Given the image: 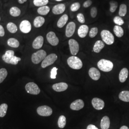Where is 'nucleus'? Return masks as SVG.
Here are the masks:
<instances>
[{
    "mask_svg": "<svg viewBox=\"0 0 129 129\" xmlns=\"http://www.w3.org/2000/svg\"><path fill=\"white\" fill-rule=\"evenodd\" d=\"M69 49L71 54L73 55H76L79 51V45L78 42L73 39H70L69 41Z\"/></svg>",
    "mask_w": 129,
    "mask_h": 129,
    "instance_id": "9",
    "label": "nucleus"
},
{
    "mask_svg": "<svg viewBox=\"0 0 129 129\" xmlns=\"http://www.w3.org/2000/svg\"><path fill=\"white\" fill-rule=\"evenodd\" d=\"M129 71L127 68H123L120 71L119 74V80L121 83H123L127 80L128 77Z\"/></svg>",
    "mask_w": 129,
    "mask_h": 129,
    "instance_id": "20",
    "label": "nucleus"
},
{
    "mask_svg": "<svg viewBox=\"0 0 129 129\" xmlns=\"http://www.w3.org/2000/svg\"><path fill=\"white\" fill-rule=\"evenodd\" d=\"M80 7V5L79 3H75L71 5L70 10L72 12H76L79 10Z\"/></svg>",
    "mask_w": 129,
    "mask_h": 129,
    "instance_id": "39",
    "label": "nucleus"
},
{
    "mask_svg": "<svg viewBox=\"0 0 129 129\" xmlns=\"http://www.w3.org/2000/svg\"><path fill=\"white\" fill-rule=\"evenodd\" d=\"M90 15L92 18H95L97 15V9L96 7H93L90 10Z\"/></svg>",
    "mask_w": 129,
    "mask_h": 129,
    "instance_id": "42",
    "label": "nucleus"
},
{
    "mask_svg": "<svg viewBox=\"0 0 129 129\" xmlns=\"http://www.w3.org/2000/svg\"><path fill=\"white\" fill-rule=\"evenodd\" d=\"M88 74L94 80H98L101 77V73L98 69L95 68H91L89 70Z\"/></svg>",
    "mask_w": 129,
    "mask_h": 129,
    "instance_id": "16",
    "label": "nucleus"
},
{
    "mask_svg": "<svg viewBox=\"0 0 129 129\" xmlns=\"http://www.w3.org/2000/svg\"><path fill=\"white\" fill-rule=\"evenodd\" d=\"M48 2V0H34L33 4L36 6L40 7L46 5Z\"/></svg>",
    "mask_w": 129,
    "mask_h": 129,
    "instance_id": "33",
    "label": "nucleus"
},
{
    "mask_svg": "<svg viewBox=\"0 0 129 129\" xmlns=\"http://www.w3.org/2000/svg\"><path fill=\"white\" fill-rule=\"evenodd\" d=\"M78 22L81 23H84L85 22V19L83 14L79 13L77 16Z\"/></svg>",
    "mask_w": 129,
    "mask_h": 129,
    "instance_id": "40",
    "label": "nucleus"
},
{
    "mask_svg": "<svg viewBox=\"0 0 129 129\" xmlns=\"http://www.w3.org/2000/svg\"><path fill=\"white\" fill-rule=\"evenodd\" d=\"M27 0H18L19 3L20 4H23L25 2H27Z\"/></svg>",
    "mask_w": 129,
    "mask_h": 129,
    "instance_id": "47",
    "label": "nucleus"
},
{
    "mask_svg": "<svg viewBox=\"0 0 129 129\" xmlns=\"http://www.w3.org/2000/svg\"><path fill=\"white\" fill-rule=\"evenodd\" d=\"M57 69L55 67L53 68L51 71V75L50 78L52 79H55L56 78V76L57 75Z\"/></svg>",
    "mask_w": 129,
    "mask_h": 129,
    "instance_id": "41",
    "label": "nucleus"
},
{
    "mask_svg": "<svg viewBox=\"0 0 129 129\" xmlns=\"http://www.w3.org/2000/svg\"><path fill=\"white\" fill-rule=\"evenodd\" d=\"M46 39L48 43L53 46H56L59 43V39L54 32H49L46 35Z\"/></svg>",
    "mask_w": 129,
    "mask_h": 129,
    "instance_id": "10",
    "label": "nucleus"
},
{
    "mask_svg": "<svg viewBox=\"0 0 129 129\" xmlns=\"http://www.w3.org/2000/svg\"><path fill=\"white\" fill-rule=\"evenodd\" d=\"M58 126L60 128H64L66 125V118L64 115L60 116L58 120Z\"/></svg>",
    "mask_w": 129,
    "mask_h": 129,
    "instance_id": "32",
    "label": "nucleus"
},
{
    "mask_svg": "<svg viewBox=\"0 0 129 129\" xmlns=\"http://www.w3.org/2000/svg\"><path fill=\"white\" fill-rule=\"evenodd\" d=\"M46 56V53L44 50H40L33 54L31 59L35 64H38L43 61Z\"/></svg>",
    "mask_w": 129,
    "mask_h": 129,
    "instance_id": "3",
    "label": "nucleus"
},
{
    "mask_svg": "<svg viewBox=\"0 0 129 129\" xmlns=\"http://www.w3.org/2000/svg\"><path fill=\"white\" fill-rule=\"evenodd\" d=\"M19 28L22 32L24 34H27L31 31L32 25L28 20H24L20 24Z\"/></svg>",
    "mask_w": 129,
    "mask_h": 129,
    "instance_id": "8",
    "label": "nucleus"
},
{
    "mask_svg": "<svg viewBox=\"0 0 129 129\" xmlns=\"http://www.w3.org/2000/svg\"></svg>",
    "mask_w": 129,
    "mask_h": 129,
    "instance_id": "51",
    "label": "nucleus"
},
{
    "mask_svg": "<svg viewBox=\"0 0 129 129\" xmlns=\"http://www.w3.org/2000/svg\"><path fill=\"white\" fill-rule=\"evenodd\" d=\"M110 126V120L109 118L105 116L103 117L101 122V127L102 129H108Z\"/></svg>",
    "mask_w": 129,
    "mask_h": 129,
    "instance_id": "24",
    "label": "nucleus"
},
{
    "mask_svg": "<svg viewBox=\"0 0 129 129\" xmlns=\"http://www.w3.org/2000/svg\"><path fill=\"white\" fill-rule=\"evenodd\" d=\"M98 33V28L94 27H93L90 29L89 33V37L91 38H93V37H96L97 36Z\"/></svg>",
    "mask_w": 129,
    "mask_h": 129,
    "instance_id": "38",
    "label": "nucleus"
},
{
    "mask_svg": "<svg viewBox=\"0 0 129 129\" xmlns=\"http://www.w3.org/2000/svg\"><path fill=\"white\" fill-rule=\"evenodd\" d=\"M8 109V105L6 103L2 104L0 105V117H4L6 115Z\"/></svg>",
    "mask_w": 129,
    "mask_h": 129,
    "instance_id": "31",
    "label": "nucleus"
},
{
    "mask_svg": "<svg viewBox=\"0 0 129 129\" xmlns=\"http://www.w3.org/2000/svg\"><path fill=\"white\" fill-rule=\"evenodd\" d=\"M113 32L116 37H121L124 35V30L123 28L119 25H116L114 26L113 28Z\"/></svg>",
    "mask_w": 129,
    "mask_h": 129,
    "instance_id": "26",
    "label": "nucleus"
},
{
    "mask_svg": "<svg viewBox=\"0 0 129 129\" xmlns=\"http://www.w3.org/2000/svg\"><path fill=\"white\" fill-rule=\"evenodd\" d=\"M76 24L73 22H70L68 24L66 29V36L67 37H71L76 30Z\"/></svg>",
    "mask_w": 129,
    "mask_h": 129,
    "instance_id": "11",
    "label": "nucleus"
},
{
    "mask_svg": "<svg viewBox=\"0 0 129 129\" xmlns=\"http://www.w3.org/2000/svg\"><path fill=\"white\" fill-rule=\"evenodd\" d=\"M66 10V6L63 4L55 5L52 9V13L54 14H63Z\"/></svg>",
    "mask_w": 129,
    "mask_h": 129,
    "instance_id": "18",
    "label": "nucleus"
},
{
    "mask_svg": "<svg viewBox=\"0 0 129 129\" xmlns=\"http://www.w3.org/2000/svg\"><path fill=\"white\" fill-rule=\"evenodd\" d=\"M113 22L119 26L123 25L124 23V22L123 19L120 17V16H115L113 19Z\"/></svg>",
    "mask_w": 129,
    "mask_h": 129,
    "instance_id": "37",
    "label": "nucleus"
},
{
    "mask_svg": "<svg viewBox=\"0 0 129 129\" xmlns=\"http://www.w3.org/2000/svg\"><path fill=\"white\" fill-rule=\"evenodd\" d=\"M120 129H129V128L126 126H122L120 127Z\"/></svg>",
    "mask_w": 129,
    "mask_h": 129,
    "instance_id": "48",
    "label": "nucleus"
},
{
    "mask_svg": "<svg viewBox=\"0 0 129 129\" xmlns=\"http://www.w3.org/2000/svg\"><path fill=\"white\" fill-rule=\"evenodd\" d=\"M2 59L5 61V63L7 64L15 65L18 63L21 60V58L17 57L16 56H14L12 57H7L4 55L2 56Z\"/></svg>",
    "mask_w": 129,
    "mask_h": 129,
    "instance_id": "14",
    "label": "nucleus"
},
{
    "mask_svg": "<svg viewBox=\"0 0 129 129\" xmlns=\"http://www.w3.org/2000/svg\"><path fill=\"white\" fill-rule=\"evenodd\" d=\"M98 67L102 71L107 72L111 71L113 68V64L110 60L102 59L98 62Z\"/></svg>",
    "mask_w": 129,
    "mask_h": 129,
    "instance_id": "2",
    "label": "nucleus"
},
{
    "mask_svg": "<svg viewBox=\"0 0 129 129\" xmlns=\"http://www.w3.org/2000/svg\"><path fill=\"white\" fill-rule=\"evenodd\" d=\"M110 12L111 13L115 12L118 6V3L115 1H111L110 2Z\"/></svg>",
    "mask_w": 129,
    "mask_h": 129,
    "instance_id": "36",
    "label": "nucleus"
},
{
    "mask_svg": "<svg viewBox=\"0 0 129 129\" xmlns=\"http://www.w3.org/2000/svg\"><path fill=\"white\" fill-rule=\"evenodd\" d=\"M0 21H1V17H0Z\"/></svg>",
    "mask_w": 129,
    "mask_h": 129,
    "instance_id": "50",
    "label": "nucleus"
},
{
    "mask_svg": "<svg viewBox=\"0 0 129 129\" xmlns=\"http://www.w3.org/2000/svg\"><path fill=\"white\" fill-rule=\"evenodd\" d=\"M5 35V31L4 28L2 25H0V37H4Z\"/></svg>",
    "mask_w": 129,
    "mask_h": 129,
    "instance_id": "45",
    "label": "nucleus"
},
{
    "mask_svg": "<svg viewBox=\"0 0 129 129\" xmlns=\"http://www.w3.org/2000/svg\"><path fill=\"white\" fill-rule=\"evenodd\" d=\"M25 90L27 93L32 95H38L40 92V89L36 83L29 82L25 85Z\"/></svg>",
    "mask_w": 129,
    "mask_h": 129,
    "instance_id": "6",
    "label": "nucleus"
},
{
    "mask_svg": "<svg viewBox=\"0 0 129 129\" xmlns=\"http://www.w3.org/2000/svg\"><path fill=\"white\" fill-rule=\"evenodd\" d=\"M44 44V37L42 36H38L34 40L33 42V47L36 49L41 48Z\"/></svg>",
    "mask_w": 129,
    "mask_h": 129,
    "instance_id": "17",
    "label": "nucleus"
},
{
    "mask_svg": "<svg viewBox=\"0 0 129 129\" xmlns=\"http://www.w3.org/2000/svg\"><path fill=\"white\" fill-rule=\"evenodd\" d=\"M69 19V16L67 14H64L62 15L57 21V26L58 28L63 27L67 23Z\"/></svg>",
    "mask_w": 129,
    "mask_h": 129,
    "instance_id": "22",
    "label": "nucleus"
},
{
    "mask_svg": "<svg viewBox=\"0 0 129 129\" xmlns=\"http://www.w3.org/2000/svg\"><path fill=\"white\" fill-rule=\"evenodd\" d=\"M57 59V56L55 54H51L46 56L42 62V68H46L47 67L53 64Z\"/></svg>",
    "mask_w": 129,
    "mask_h": 129,
    "instance_id": "5",
    "label": "nucleus"
},
{
    "mask_svg": "<svg viewBox=\"0 0 129 129\" xmlns=\"http://www.w3.org/2000/svg\"><path fill=\"white\" fill-rule=\"evenodd\" d=\"M89 28L88 25L83 24L79 26L78 31V36L81 38L86 37L88 34Z\"/></svg>",
    "mask_w": 129,
    "mask_h": 129,
    "instance_id": "19",
    "label": "nucleus"
},
{
    "mask_svg": "<svg viewBox=\"0 0 129 129\" xmlns=\"http://www.w3.org/2000/svg\"><path fill=\"white\" fill-rule=\"evenodd\" d=\"M103 42L107 45H111L114 42V37L112 34L107 30H103L101 33Z\"/></svg>",
    "mask_w": 129,
    "mask_h": 129,
    "instance_id": "4",
    "label": "nucleus"
},
{
    "mask_svg": "<svg viewBox=\"0 0 129 129\" xmlns=\"http://www.w3.org/2000/svg\"><path fill=\"white\" fill-rule=\"evenodd\" d=\"M8 75L7 71L5 69H0V84L2 83Z\"/></svg>",
    "mask_w": 129,
    "mask_h": 129,
    "instance_id": "35",
    "label": "nucleus"
},
{
    "mask_svg": "<svg viewBox=\"0 0 129 129\" xmlns=\"http://www.w3.org/2000/svg\"><path fill=\"white\" fill-rule=\"evenodd\" d=\"M45 22V18L42 16H38L34 19V25L35 27H40L44 24Z\"/></svg>",
    "mask_w": 129,
    "mask_h": 129,
    "instance_id": "23",
    "label": "nucleus"
},
{
    "mask_svg": "<svg viewBox=\"0 0 129 129\" xmlns=\"http://www.w3.org/2000/svg\"><path fill=\"white\" fill-rule=\"evenodd\" d=\"M87 129H99L96 127L95 125L92 124H90L88 125Z\"/></svg>",
    "mask_w": 129,
    "mask_h": 129,
    "instance_id": "46",
    "label": "nucleus"
},
{
    "mask_svg": "<svg viewBox=\"0 0 129 129\" xmlns=\"http://www.w3.org/2000/svg\"><path fill=\"white\" fill-rule=\"evenodd\" d=\"M7 45L13 48H17L20 46L18 40L14 38H10L7 40Z\"/></svg>",
    "mask_w": 129,
    "mask_h": 129,
    "instance_id": "25",
    "label": "nucleus"
},
{
    "mask_svg": "<svg viewBox=\"0 0 129 129\" xmlns=\"http://www.w3.org/2000/svg\"><path fill=\"white\" fill-rule=\"evenodd\" d=\"M67 63L71 68L74 69H81L83 66L81 59L74 55L69 57L67 60Z\"/></svg>",
    "mask_w": 129,
    "mask_h": 129,
    "instance_id": "1",
    "label": "nucleus"
},
{
    "mask_svg": "<svg viewBox=\"0 0 129 129\" xmlns=\"http://www.w3.org/2000/svg\"><path fill=\"white\" fill-rule=\"evenodd\" d=\"M84 107V102L82 100H77L70 105V109L74 111H79Z\"/></svg>",
    "mask_w": 129,
    "mask_h": 129,
    "instance_id": "13",
    "label": "nucleus"
},
{
    "mask_svg": "<svg viewBox=\"0 0 129 129\" xmlns=\"http://www.w3.org/2000/svg\"><path fill=\"white\" fill-rule=\"evenodd\" d=\"M14 52L13 50H7L6 51L4 55L7 57H12L14 56Z\"/></svg>",
    "mask_w": 129,
    "mask_h": 129,
    "instance_id": "43",
    "label": "nucleus"
},
{
    "mask_svg": "<svg viewBox=\"0 0 129 129\" xmlns=\"http://www.w3.org/2000/svg\"><path fill=\"white\" fill-rule=\"evenodd\" d=\"M50 8L49 6L46 5L40 7L37 9V13L42 15H46L50 12Z\"/></svg>",
    "mask_w": 129,
    "mask_h": 129,
    "instance_id": "27",
    "label": "nucleus"
},
{
    "mask_svg": "<svg viewBox=\"0 0 129 129\" xmlns=\"http://www.w3.org/2000/svg\"><path fill=\"white\" fill-rule=\"evenodd\" d=\"M120 100L123 102H129V91H122L119 95Z\"/></svg>",
    "mask_w": 129,
    "mask_h": 129,
    "instance_id": "30",
    "label": "nucleus"
},
{
    "mask_svg": "<svg viewBox=\"0 0 129 129\" xmlns=\"http://www.w3.org/2000/svg\"><path fill=\"white\" fill-rule=\"evenodd\" d=\"M37 112L38 114L40 116L47 117L51 115L53 111L49 106L44 105L39 107L37 109Z\"/></svg>",
    "mask_w": 129,
    "mask_h": 129,
    "instance_id": "7",
    "label": "nucleus"
},
{
    "mask_svg": "<svg viewBox=\"0 0 129 129\" xmlns=\"http://www.w3.org/2000/svg\"><path fill=\"white\" fill-rule=\"evenodd\" d=\"M104 46L105 45L103 42L101 40H98L94 44L93 50L96 53H99L104 47Z\"/></svg>",
    "mask_w": 129,
    "mask_h": 129,
    "instance_id": "21",
    "label": "nucleus"
},
{
    "mask_svg": "<svg viewBox=\"0 0 129 129\" xmlns=\"http://www.w3.org/2000/svg\"><path fill=\"white\" fill-rule=\"evenodd\" d=\"M127 6L125 4H121L120 5V9L119 12V14L120 16L123 17L127 14Z\"/></svg>",
    "mask_w": 129,
    "mask_h": 129,
    "instance_id": "34",
    "label": "nucleus"
},
{
    "mask_svg": "<svg viewBox=\"0 0 129 129\" xmlns=\"http://www.w3.org/2000/svg\"><path fill=\"white\" fill-rule=\"evenodd\" d=\"M6 27L8 31L11 33L14 34L18 31V28L17 25L13 22H9L7 24Z\"/></svg>",
    "mask_w": 129,
    "mask_h": 129,
    "instance_id": "28",
    "label": "nucleus"
},
{
    "mask_svg": "<svg viewBox=\"0 0 129 129\" xmlns=\"http://www.w3.org/2000/svg\"><path fill=\"white\" fill-rule=\"evenodd\" d=\"M9 13L11 16L13 17H18L21 14V11L17 7L14 6L10 8Z\"/></svg>",
    "mask_w": 129,
    "mask_h": 129,
    "instance_id": "29",
    "label": "nucleus"
},
{
    "mask_svg": "<svg viewBox=\"0 0 129 129\" xmlns=\"http://www.w3.org/2000/svg\"><path fill=\"white\" fill-rule=\"evenodd\" d=\"M52 88L56 92H62L67 89L68 88V85L64 82L56 83L53 85Z\"/></svg>",
    "mask_w": 129,
    "mask_h": 129,
    "instance_id": "15",
    "label": "nucleus"
},
{
    "mask_svg": "<svg viewBox=\"0 0 129 129\" xmlns=\"http://www.w3.org/2000/svg\"><path fill=\"white\" fill-rule=\"evenodd\" d=\"M56 1H57V2H60V1H62L63 0H55Z\"/></svg>",
    "mask_w": 129,
    "mask_h": 129,
    "instance_id": "49",
    "label": "nucleus"
},
{
    "mask_svg": "<svg viewBox=\"0 0 129 129\" xmlns=\"http://www.w3.org/2000/svg\"><path fill=\"white\" fill-rule=\"evenodd\" d=\"M92 104L93 107L97 110H101L104 107V102L99 98H95L92 100Z\"/></svg>",
    "mask_w": 129,
    "mask_h": 129,
    "instance_id": "12",
    "label": "nucleus"
},
{
    "mask_svg": "<svg viewBox=\"0 0 129 129\" xmlns=\"http://www.w3.org/2000/svg\"><path fill=\"white\" fill-rule=\"evenodd\" d=\"M92 3L91 1L87 0L83 4V6L85 8H88V7H89L91 5H92Z\"/></svg>",
    "mask_w": 129,
    "mask_h": 129,
    "instance_id": "44",
    "label": "nucleus"
}]
</instances>
